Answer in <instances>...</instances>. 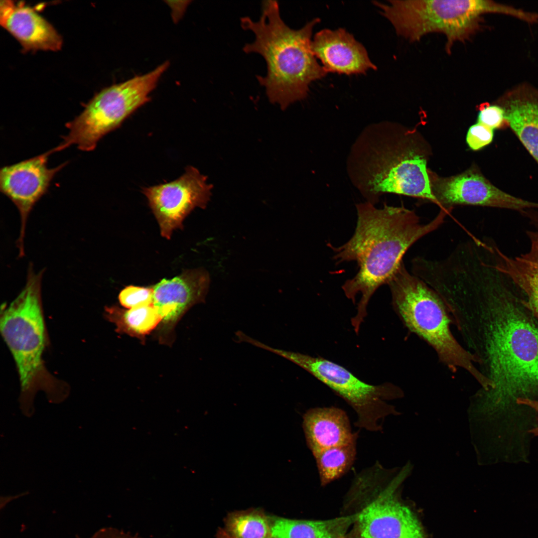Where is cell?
<instances>
[{
    "label": "cell",
    "mask_w": 538,
    "mask_h": 538,
    "mask_svg": "<svg viewBox=\"0 0 538 538\" xmlns=\"http://www.w3.org/2000/svg\"><path fill=\"white\" fill-rule=\"evenodd\" d=\"M520 214L527 218L530 223L535 229V231L538 232V210L535 209H529L525 210L521 212Z\"/></svg>",
    "instance_id": "obj_28"
},
{
    "label": "cell",
    "mask_w": 538,
    "mask_h": 538,
    "mask_svg": "<svg viewBox=\"0 0 538 538\" xmlns=\"http://www.w3.org/2000/svg\"><path fill=\"white\" fill-rule=\"evenodd\" d=\"M529 250L515 257L505 254L493 240L488 250L494 267L506 275L526 296L525 303L538 316V232L527 230Z\"/></svg>",
    "instance_id": "obj_17"
},
{
    "label": "cell",
    "mask_w": 538,
    "mask_h": 538,
    "mask_svg": "<svg viewBox=\"0 0 538 538\" xmlns=\"http://www.w3.org/2000/svg\"><path fill=\"white\" fill-rule=\"evenodd\" d=\"M432 194L440 209L449 213L457 205H473L512 210L521 212L538 210V202L509 194L498 188L473 166L448 177L429 171Z\"/></svg>",
    "instance_id": "obj_11"
},
{
    "label": "cell",
    "mask_w": 538,
    "mask_h": 538,
    "mask_svg": "<svg viewBox=\"0 0 538 538\" xmlns=\"http://www.w3.org/2000/svg\"><path fill=\"white\" fill-rule=\"evenodd\" d=\"M168 65L165 62L147 73L113 85L96 94L78 116L65 124L69 133L51 149L52 153L73 144L83 151L94 150L102 138L150 100L149 94Z\"/></svg>",
    "instance_id": "obj_8"
},
{
    "label": "cell",
    "mask_w": 538,
    "mask_h": 538,
    "mask_svg": "<svg viewBox=\"0 0 538 538\" xmlns=\"http://www.w3.org/2000/svg\"><path fill=\"white\" fill-rule=\"evenodd\" d=\"M105 315L116 324L119 332L138 337L149 334L162 321L152 304L127 310L117 306L108 307L105 309Z\"/></svg>",
    "instance_id": "obj_21"
},
{
    "label": "cell",
    "mask_w": 538,
    "mask_h": 538,
    "mask_svg": "<svg viewBox=\"0 0 538 538\" xmlns=\"http://www.w3.org/2000/svg\"><path fill=\"white\" fill-rule=\"evenodd\" d=\"M152 287L129 286L123 289L119 295L121 304L128 309H132L152 304Z\"/></svg>",
    "instance_id": "obj_24"
},
{
    "label": "cell",
    "mask_w": 538,
    "mask_h": 538,
    "mask_svg": "<svg viewBox=\"0 0 538 538\" xmlns=\"http://www.w3.org/2000/svg\"><path fill=\"white\" fill-rule=\"evenodd\" d=\"M50 150L0 170V190L18 209L20 217L19 236L16 242L19 257L24 256V239L27 220L36 202L47 192L55 175L67 163L49 168Z\"/></svg>",
    "instance_id": "obj_13"
},
{
    "label": "cell",
    "mask_w": 538,
    "mask_h": 538,
    "mask_svg": "<svg viewBox=\"0 0 538 538\" xmlns=\"http://www.w3.org/2000/svg\"><path fill=\"white\" fill-rule=\"evenodd\" d=\"M319 21L315 18L300 29H292L282 19L276 0L264 1L259 20L241 18L243 29L252 31L255 37L243 51L258 53L265 59L267 74L257 76V80L265 88L269 102L282 110L305 98L310 84L327 73L311 48L313 28Z\"/></svg>",
    "instance_id": "obj_4"
},
{
    "label": "cell",
    "mask_w": 538,
    "mask_h": 538,
    "mask_svg": "<svg viewBox=\"0 0 538 538\" xmlns=\"http://www.w3.org/2000/svg\"><path fill=\"white\" fill-rule=\"evenodd\" d=\"M0 23L26 50L57 51L61 47V37L52 25L21 2L1 1Z\"/></svg>",
    "instance_id": "obj_16"
},
{
    "label": "cell",
    "mask_w": 538,
    "mask_h": 538,
    "mask_svg": "<svg viewBox=\"0 0 538 538\" xmlns=\"http://www.w3.org/2000/svg\"><path fill=\"white\" fill-rule=\"evenodd\" d=\"M226 529L233 538H271V525L258 510L237 511L229 514Z\"/></svg>",
    "instance_id": "obj_23"
},
{
    "label": "cell",
    "mask_w": 538,
    "mask_h": 538,
    "mask_svg": "<svg viewBox=\"0 0 538 538\" xmlns=\"http://www.w3.org/2000/svg\"><path fill=\"white\" fill-rule=\"evenodd\" d=\"M515 284L498 271L463 287L448 306L464 344L499 402L538 389V326L516 305Z\"/></svg>",
    "instance_id": "obj_1"
},
{
    "label": "cell",
    "mask_w": 538,
    "mask_h": 538,
    "mask_svg": "<svg viewBox=\"0 0 538 538\" xmlns=\"http://www.w3.org/2000/svg\"><path fill=\"white\" fill-rule=\"evenodd\" d=\"M516 402L520 404L527 405L534 409L538 414V401L532 400L527 398H519L516 400ZM530 432L535 435H538V426L532 430Z\"/></svg>",
    "instance_id": "obj_29"
},
{
    "label": "cell",
    "mask_w": 538,
    "mask_h": 538,
    "mask_svg": "<svg viewBox=\"0 0 538 538\" xmlns=\"http://www.w3.org/2000/svg\"><path fill=\"white\" fill-rule=\"evenodd\" d=\"M357 441L329 448L313 454L322 486L346 474L355 462Z\"/></svg>",
    "instance_id": "obj_22"
},
{
    "label": "cell",
    "mask_w": 538,
    "mask_h": 538,
    "mask_svg": "<svg viewBox=\"0 0 538 538\" xmlns=\"http://www.w3.org/2000/svg\"><path fill=\"white\" fill-rule=\"evenodd\" d=\"M388 284L393 308L408 330L428 344L450 371L463 369L485 387L487 380L477 367L475 358L452 333V318L438 293L410 273L404 262Z\"/></svg>",
    "instance_id": "obj_6"
},
{
    "label": "cell",
    "mask_w": 538,
    "mask_h": 538,
    "mask_svg": "<svg viewBox=\"0 0 538 538\" xmlns=\"http://www.w3.org/2000/svg\"><path fill=\"white\" fill-rule=\"evenodd\" d=\"M357 516L325 521L276 518L271 525V538H345Z\"/></svg>",
    "instance_id": "obj_20"
},
{
    "label": "cell",
    "mask_w": 538,
    "mask_h": 538,
    "mask_svg": "<svg viewBox=\"0 0 538 538\" xmlns=\"http://www.w3.org/2000/svg\"><path fill=\"white\" fill-rule=\"evenodd\" d=\"M496 103L503 108L508 128L538 165V91L519 88Z\"/></svg>",
    "instance_id": "obj_19"
},
{
    "label": "cell",
    "mask_w": 538,
    "mask_h": 538,
    "mask_svg": "<svg viewBox=\"0 0 538 538\" xmlns=\"http://www.w3.org/2000/svg\"><path fill=\"white\" fill-rule=\"evenodd\" d=\"M429 144L415 129L388 121L371 124L352 144L348 176L366 202L384 193L420 198L436 204L431 188Z\"/></svg>",
    "instance_id": "obj_3"
},
{
    "label": "cell",
    "mask_w": 538,
    "mask_h": 538,
    "mask_svg": "<svg viewBox=\"0 0 538 538\" xmlns=\"http://www.w3.org/2000/svg\"><path fill=\"white\" fill-rule=\"evenodd\" d=\"M477 122L493 130L508 128L504 110L496 103L482 104L478 106Z\"/></svg>",
    "instance_id": "obj_25"
},
{
    "label": "cell",
    "mask_w": 538,
    "mask_h": 538,
    "mask_svg": "<svg viewBox=\"0 0 538 538\" xmlns=\"http://www.w3.org/2000/svg\"><path fill=\"white\" fill-rule=\"evenodd\" d=\"M43 272L35 273L30 264L24 288L0 310V332L19 377V407L22 415L29 418L35 412L34 402L38 392L42 391L53 404L63 403L70 394L69 385L51 375L43 360L48 344L41 300Z\"/></svg>",
    "instance_id": "obj_5"
},
{
    "label": "cell",
    "mask_w": 538,
    "mask_h": 538,
    "mask_svg": "<svg viewBox=\"0 0 538 538\" xmlns=\"http://www.w3.org/2000/svg\"><path fill=\"white\" fill-rule=\"evenodd\" d=\"M494 135L493 129L477 122L469 128L466 135V142L472 150H479L490 144Z\"/></svg>",
    "instance_id": "obj_26"
},
{
    "label": "cell",
    "mask_w": 538,
    "mask_h": 538,
    "mask_svg": "<svg viewBox=\"0 0 538 538\" xmlns=\"http://www.w3.org/2000/svg\"><path fill=\"white\" fill-rule=\"evenodd\" d=\"M374 3L397 33L410 42L432 32L443 34L448 53L454 43L469 40L478 31L483 14L509 12L508 6L486 0H393L388 4Z\"/></svg>",
    "instance_id": "obj_7"
},
{
    "label": "cell",
    "mask_w": 538,
    "mask_h": 538,
    "mask_svg": "<svg viewBox=\"0 0 538 538\" xmlns=\"http://www.w3.org/2000/svg\"><path fill=\"white\" fill-rule=\"evenodd\" d=\"M311 48L327 73L363 74L376 69L363 45L342 28L319 31L311 41Z\"/></svg>",
    "instance_id": "obj_15"
},
{
    "label": "cell",
    "mask_w": 538,
    "mask_h": 538,
    "mask_svg": "<svg viewBox=\"0 0 538 538\" xmlns=\"http://www.w3.org/2000/svg\"><path fill=\"white\" fill-rule=\"evenodd\" d=\"M307 445L312 454L329 448L357 441L346 412L335 406L309 409L303 416Z\"/></svg>",
    "instance_id": "obj_18"
},
{
    "label": "cell",
    "mask_w": 538,
    "mask_h": 538,
    "mask_svg": "<svg viewBox=\"0 0 538 538\" xmlns=\"http://www.w3.org/2000/svg\"><path fill=\"white\" fill-rule=\"evenodd\" d=\"M206 180L196 168L188 166L172 181L142 188L162 237L170 239L174 230L183 228V221L194 208L206 207L213 188Z\"/></svg>",
    "instance_id": "obj_12"
},
{
    "label": "cell",
    "mask_w": 538,
    "mask_h": 538,
    "mask_svg": "<svg viewBox=\"0 0 538 538\" xmlns=\"http://www.w3.org/2000/svg\"><path fill=\"white\" fill-rule=\"evenodd\" d=\"M210 276L203 268L187 270L152 287V305L166 324L176 322L193 305L204 301Z\"/></svg>",
    "instance_id": "obj_14"
},
{
    "label": "cell",
    "mask_w": 538,
    "mask_h": 538,
    "mask_svg": "<svg viewBox=\"0 0 538 538\" xmlns=\"http://www.w3.org/2000/svg\"><path fill=\"white\" fill-rule=\"evenodd\" d=\"M374 497L357 514L359 538H425L417 518L395 497L394 482L382 487L385 468L379 461L365 468Z\"/></svg>",
    "instance_id": "obj_10"
},
{
    "label": "cell",
    "mask_w": 538,
    "mask_h": 538,
    "mask_svg": "<svg viewBox=\"0 0 538 538\" xmlns=\"http://www.w3.org/2000/svg\"><path fill=\"white\" fill-rule=\"evenodd\" d=\"M357 222L354 234L339 247H330L337 263L355 261L356 275L342 286L345 295L356 303L361 295L351 324L358 334L367 316V307L377 289L388 284L407 250L420 239L435 231L448 213L440 209L429 222L423 223L416 213L404 206L386 204L378 209L368 202L356 205Z\"/></svg>",
    "instance_id": "obj_2"
},
{
    "label": "cell",
    "mask_w": 538,
    "mask_h": 538,
    "mask_svg": "<svg viewBox=\"0 0 538 538\" xmlns=\"http://www.w3.org/2000/svg\"><path fill=\"white\" fill-rule=\"evenodd\" d=\"M302 368L344 400L355 413L354 425L365 430H382V422L391 411L387 401L399 395V388L390 383L372 385L361 380L343 366L320 356L269 347Z\"/></svg>",
    "instance_id": "obj_9"
},
{
    "label": "cell",
    "mask_w": 538,
    "mask_h": 538,
    "mask_svg": "<svg viewBox=\"0 0 538 538\" xmlns=\"http://www.w3.org/2000/svg\"><path fill=\"white\" fill-rule=\"evenodd\" d=\"M76 538H82L78 535ZM87 538H141L136 535H132L129 533L112 527H105L96 531L91 537Z\"/></svg>",
    "instance_id": "obj_27"
}]
</instances>
